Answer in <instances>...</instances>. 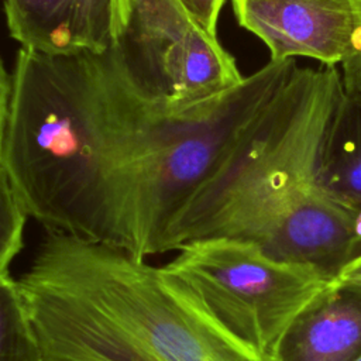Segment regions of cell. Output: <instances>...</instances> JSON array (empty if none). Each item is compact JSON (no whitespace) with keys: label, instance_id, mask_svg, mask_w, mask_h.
<instances>
[{"label":"cell","instance_id":"cell-9","mask_svg":"<svg viewBox=\"0 0 361 361\" xmlns=\"http://www.w3.org/2000/svg\"><path fill=\"white\" fill-rule=\"evenodd\" d=\"M314 186L345 212L361 240V97L344 93L326 134Z\"/></svg>","mask_w":361,"mask_h":361},{"label":"cell","instance_id":"cell-7","mask_svg":"<svg viewBox=\"0 0 361 361\" xmlns=\"http://www.w3.org/2000/svg\"><path fill=\"white\" fill-rule=\"evenodd\" d=\"M361 285L333 279L293 316L272 361H360Z\"/></svg>","mask_w":361,"mask_h":361},{"label":"cell","instance_id":"cell-8","mask_svg":"<svg viewBox=\"0 0 361 361\" xmlns=\"http://www.w3.org/2000/svg\"><path fill=\"white\" fill-rule=\"evenodd\" d=\"M154 62L161 79L151 90L164 106L173 110L212 99L244 79L217 35L197 24L168 42Z\"/></svg>","mask_w":361,"mask_h":361},{"label":"cell","instance_id":"cell-17","mask_svg":"<svg viewBox=\"0 0 361 361\" xmlns=\"http://www.w3.org/2000/svg\"><path fill=\"white\" fill-rule=\"evenodd\" d=\"M10 92H11V73H7L4 63L0 58V171H3V148H4L6 124H7V116H8Z\"/></svg>","mask_w":361,"mask_h":361},{"label":"cell","instance_id":"cell-15","mask_svg":"<svg viewBox=\"0 0 361 361\" xmlns=\"http://www.w3.org/2000/svg\"><path fill=\"white\" fill-rule=\"evenodd\" d=\"M353 8L354 31L350 51L341 62L344 93L361 97V0H350Z\"/></svg>","mask_w":361,"mask_h":361},{"label":"cell","instance_id":"cell-1","mask_svg":"<svg viewBox=\"0 0 361 361\" xmlns=\"http://www.w3.org/2000/svg\"><path fill=\"white\" fill-rule=\"evenodd\" d=\"M3 171L47 233L148 257L130 71L118 47L66 55L20 48Z\"/></svg>","mask_w":361,"mask_h":361},{"label":"cell","instance_id":"cell-11","mask_svg":"<svg viewBox=\"0 0 361 361\" xmlns=\"http://www.w3.org/2000/svg\"><path fill=\"white\" fill-rule=\"evenodd\" d=\"M130 27L123 42L133 39L152 61L168 42L195 24L178 0H130Z\"/></svg>","mask_w":361,"mask_h":361},{"label":"cell","instance_id":"cell-6","mask_svg":"<svg viewBox=\"0 0 361 361\" xmlns=\"http://www.w3.org/2000/svg\"><path fill=\"white\" fill-rule=\"evenodd\" d=\"M248 243L272 259L312 268L327 281L361 255L353 219L317 188L295 196Z\"/></svg>","mask_w":361,"mask_h":361},{"label":"cell","instance_id":"cell-3","mask_svg":"<svg viewBox=\"0 0 361 361\" xmlns=\"http://www.w3.org/2000/svg\"><path fill=\"white\" fill-rule=\"evenodd\" d=\"M343 97L336 66H296L217 173L182 210L168 250L199 238L251 241L295 196L316 188L320 151Z\"/></svg>","mask_w":361,"mask_h":361},{"label":"cell","instance_id":"cell-19","mask_svg":"<svg viewBox=\"0 0 361 361\" xmlns=\"http://www.w3.org/2000/svg\"><path fill=\"white\" fill-rule=\"evenodd\" d=\"M360 361H361V360H360Z\"/></svg>","mask_w":361,"mask_h":361},{"label":"cell","instance_id":"cell-13","mask_svg":"<svg viewBox=\"0 0 361 361\" xmlns=\"http://www.w3.org/2000/svg\"><path fill=\"white\" fill-rule=\"evenodd\" d=\"M85 49L104 52L123 42L131 18L130 0H75Z\"/></svg>","mask_w":361,"mask_h":361},{"label":"cell","instance_id":"cell-2","mask_svg":"<svg viewBox=\"0 0 361 361\" xmlns=\"http://www.w3.org/2000/svg\"><path fill=\"white\" fill-rule=\"evenodd\" d=\"M17 285L44 361H271L121 248L45 233Z\"/></svg>","mask_w":361,"mask_h":361},{"label":"cell","instance_id":"cell-10","mask_svg":"<svg viewBox=\"0 0 361 361\" xmlns=\"http://www.w3.org/2000/svg\"><path fill=\"white\" fill-rule=\"evenodd\" d=\"M10 35L47 55L83 51L75 0H4Z\"/></svg>","mask_w":361,"mask_h":361},{"label":"cell","instance_id":"cell-12","mask_svg":"<svg viewBox=\"0 0 361 361\" xmlns=\"http://www.w3.org/2000/svg\"><path fill=\"white\" fill-rule=\"evenodd\" d=\"M0 361H44L17 279L0 276Z\"/></svg>","mask_w":361,"mask_h":361},{"label":"cell","instance_id":"cell-5","mask_svg":"<svg viewBox=\"0 0 361 361\" xmlns=\"http://www.w3.org/2000/svg\"><path fill=\"white\" fill-rule=\"evenodd\" d=\"M240 27L269 49V61L312 58L341 63L350 51L354 20L350 0H231Z\"/></svg>","mask_w":361,"mask_h":361},{"label":"cell","instance_id":"cell-4","mask_svg":"<svg viewBox=\"0 0 361 361\" xmlns=\"http://www.w3.org/2000/svg\"><path fill=\"white\" fill-rule=\"evenodd\" d=\"M176 251L162 269L226 331L271 361L289 322L329 282L312 268L272 259L248 241L199 238Z\"/></svg>","mask_w":361,"mask_h":361},{"label":"cell","instance_id":"cell-16","mask_svg":"<svg viewBox=\"0 0 361 361\" xmlns=\"http://www.w3.org/2000/svg\"><path fill=\"white\" fill-rule=\"evenodd\" d=\"M189 18L212 35H217V21L227 0H178Z\"/></svg>","mask_w":361,"mask_h":361},{"label":"cell","instance_id":"cell-18","mask_svg":"<svg viewBox=\"0 0 361 361\" xmlns=\"http://www.w3.org/2000/svg\"><path fill=\"white\" fill-rule=\"evenodd\" d=\"M337 279L361 285V255H358L353 261H350L343 268V271L338 274Z\"/></svg>","mask_w":361,"mask_h":361},{"label":"cell","instance_id":"cell-14","mask_svg":"<svg viewBox=\"0 0 361 361\" xmlns=\"http://www.w3.org/2000/svg\"><path fill=\"white\" fill-rule=\"evenodd\" d=\"M27 219L4 171H0V276L10 275L13 261L24 248Z\"/></svg>","mask_w":361,"mask_h":361}]
</instances>
